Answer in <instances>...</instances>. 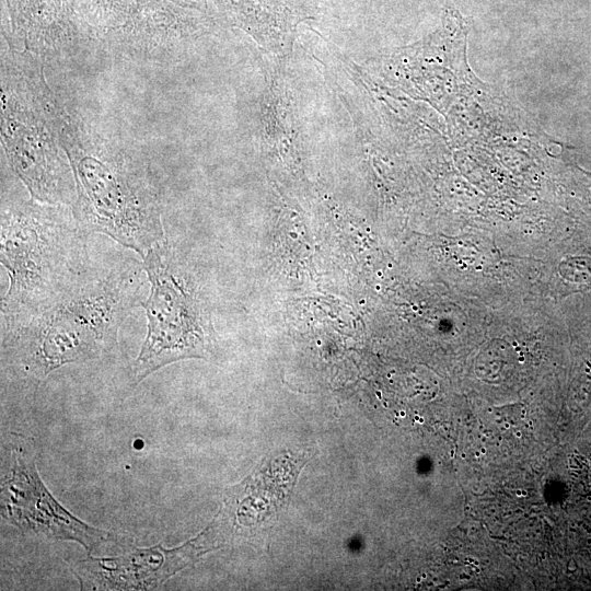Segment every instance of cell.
Returning a JSON list of instances; mask_svg holds the SVG:
<instances>
[{"label": "cell", "mask_w": 591, "mask_h": 591, "mask_svg": "<svg viewBox=\"0 0 591 591\" xmlns=\"http://www.w3.org/2000/svg\"><path fill=\"white\" fill-rule=\"evenodd\" d=\"M11 459V476L2 484L3 518L21 531L76 541L89 553L117 541V536L85 524L60 506L42 483L33 457L22 449L12 450Z\"/></svg>", "instance_id": "5"}, {"label": "cell", "mask_w": 591, "mask_h": 591, "mask_svg": "<svg viewBox=\"0 0 591 591\" xmlns=\"http://www.w3.org/2000/svg\"><path fill=\"white\" fill-rule=\"evenodd\" d=\"M88 233L74 215L22 202L1 210L0 260L9 274L1 327L47 309L78 285L91 267Z\"/></svg>", "instance_id": "2"}, {"label": "cell", "mask_w": 591, "mask_h": 591, "mask_svg": "<svg viewBox=\"0 0 591 591\" xmlns=\"http://www.w3.org/2000/svg\"><path fill=\"white\" fill-rule=\"evenodd\" d=\"M150 293L142 303L147 336L134 364L138 383L175 361L207 358L210 325L178 254L162 240L142 258Z\"/></svg>", "instance_id": "3"}, {"label": "cell", "mask_w": 591, "mask_h": 591, "mask_svg": "<svg viewBox=\"0 0 591 591\" xmlns=\"http://www.w3.org/2000/svg\"><path fill=\"white\" fill-rule=\"evenodd\" d=\"M74 217L90 234L100 232L142 258L164 240L155 195L139 170L96 157L77 163Z\"/></svg>", "instance_id": "4"}, {"label": "cell", "mask_w": 591, "mask_h": 591, "mask_svg": "<svg viewBox=\"0 0 591 591\" xmlns=\"http://www.w3.org/2000/svg\"><path fill=\"white\" fill-rule=\"evenodd\" d=\"M194 543L174 549L157 545L117 557L89 558L76 566L74 573L84 589H154L193 561Z\"/></svg>", "instance_id": "6"}, {"label": "cell", "mask_w": 591, "mask_h": 591, "mask_svg": "<svg viewBox=\"0 0 591 591\" xmlns=\"http://www.w3.org/2000/svg\"><path fill=\"white\" fill-rule=\"evenodd\" d=\"M143 273L135 259L90 269L47 309L1 327L3 356L37 382L62 364L96 357L115 344L128 313L142 305Z\"/></svg>", "instance_id": "1"}]
</instances>
